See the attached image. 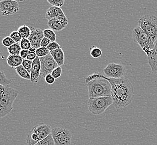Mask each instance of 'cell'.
<instances>
[{"mask_svg": "<svg viewBox=\"0 0 157 145\" xmlns=\"http://www.w3.org/2000/svg\"><path fill=\"white\" fill-rule=\"evenodd\" d=\"M104 78L107 80L111 84L113 99V107L116 109H123L129 106L134 98V88L132 83L125 77L119 79L108 78L100 72H94L85 78L87 83L94 79Z\"/></svg>", "mask_w": 157, "mask_h": 145, "instance_id": "cell-1", "label": "cell"}, {"mask_svg": "<svg viewBox=\"0 0 157 145\" xmlns=\"http://www.w3.org/2000/svg\"><path fill=\"white\" fill-rule=\"evenodd\" d=\"M19 95L15 89L0 84V119L6 116L13 110V104Z\"/></svg>", "mask_w": 157, "mask_h": 145, "instance_id": "cell-2", "label": "cell"}, {"mask_svg": "<svg viewBox=\"0 0 157 145\" xmlns=\"http://www.w3.org/2000/svg\"><path fill=\"white\" fill-rule=\"evenodd\" d=\"M86 84L88 88L89 98L111 95V86L106 79L104 78L94 79Z\"/></svg>", "mask_w": 157, "mask_h": 145, "instance_id": "cell-3", "label": "cell"}, {"mask_svg": "<svg viewBox=\"0 0 157 145\" xmlns=\"http://www.w3.org/2000/svg\"><path fill=\"white\" fill-rule=\"evenodd\" d=\"M138 25L155 44L157 42V16L153 15H145L139 20Z\"/></svg>", "mask_w": 157, "mask_h": 145, "instance_id": "cell-4", "label": "cell"}, {"mask_svg": "<svg viewBox=\"0 0 157 145\" xmlns=\"http://www.w3.org/2000/svg\"><path fill=\"white\" fill-rule=\"evenodd\" d=\"M113 104V99L111 95L97 98H89L88 101V110L94 115H100L105 112L107 108Z\"/></svg>", "mask_w": 157, "mask_h": 145, "instance_id": "cell-5", "label": "cell"}, {"mask_svg": "<svg viewBox=\"0 0 157 145\" xmlns=\"http://www.w3.org/2000/svg\"><path fill=\"white\" fill-rule=\"evenodd\" d=\"M132 34L134 41L138 44L147 55L154 49L155 43L139 26L132 30Z\"/></svg>", "mask_w": 157, "mask_h": 145, "instance_id": "cell-6", "label": "cell"}, {"mask_svg": "<svg viewBox=\"0 0 157 145\" xmlns=\"http://www.w3.org/2000/svg\"><path fill=\"white\" fill-rule=\"evenodd\" d=\"M55 145H71L72 134L69 130L64 127L52 128L51 133Z\"/></svg>", "mask_w": 157, "mask_h": 145, "instance_id": "cell-7", "label": "cell"}, {"mask_svg": "<svg viewBox=\"0 0 157 145\" xmlns=\"http://www.w3.org/2000/svg\"><path fill=\"white\" fill-rule=\"evenodd\" d=\"M104 74L108 78L119 79L124 78L127 69L121 64L111 63L103 69Z\"/></svg>", "mask_w": 157, "mask_h": 145, "instance_id": "cell-8", "label": "cell"}, {"mask_svg": "<svg viewBox=\"0 0 157 145\" xmlns=\"http://www.w3.org/2000/svg\"><path fill=\"white\" fill-rule=\"evenodd\" d=\"M41 63L40 76L45 78L46 76L50 74L54 69L58 66L52 55L49 54L47 56L39 58Z\"/></svg>", "mask_w": 157, "mask_h": 145, "instance_id": "cell-9", "label": "cell"}, {"mask_svg": "<svg viewBox=\"0 0 157 145\" xmlns=\"http://www.w3.org/2000/svg\"><path fill=\"white\" fill-rule=\"evenodd\" d=\"M20 9L19 2L13 0L0 1V11L2 16H10L17 13Z\"/></svg>", "mask_w": 157, "mask_h": 145, "instance_id": "cell-10", "label": "cell"}, {"mask_svg": "<svg viewBox=\"0 0 157 145\" xmlns=\"http://www.w3.org/2000/svg\"><path fill=\"white\" fill-rule=\"evenodd\" d=\"M45 18L48 20L52 19H58L66 24L67 25L68 24V20L66 15L63 13L62 9L58 7L52 6L49 7L47 11Z\"/></svg>", "mask_w": 157, "mask_h": 145, "instance_id": "cell-11", "label": "cell"}, {"mask_svg": "<svg viewBox=\"0 0 157 145\" xmlns=\"http://www.w3.org/2000/svg\"><path fill=\"white\" fill-rule=\"evenodd\" d=\"M31 30V34L28 39L31 43L32 47L37 49L40 47L41 40L44 37L43 30L35 28H32Z\"/></svg>", "mask_w": 157, "mask_h": 145, "instance_id": "cell-12", "label": "cell"}, {"mask_svg": "<svg viewBox=\"0 0 157 145\" xmlns=\"http://www.w3.org/2000/svg\"><path fill=\"white\" fill-rule=\"evenodd\" d=\"M32 129L36 133L39 140L40 141L41 139L46 138L48 136L51 134L52 128L48 125L41 123L34 127Z\"/></svg>", "mask_w": 157, "mask_h": 145, "instance_id": "cell-13", "label": "cell"}, {"mask_svg": "<svg viewBox=\"0 0 157 145\" xmlns=\"http://www.w3.org/2000/svg\"><path fill=\"white\" fill-rule=\"evenodd\" d=\"M41 70V63L39 57H36V59L33 61L32 69L30 72L31 82L33 83H37L39 80L40 76Z\"/></svg>", "mask_w": 157, "mask_h": 145, "instance_id": "cell-14", "label": "cell"}, {"mask_svg": "<svg viewBox=\"0 0 157 145\" xmlns=\"http://www.w3.org/2000/svg\"><path fill=\"white\" fill-rule=\"evenodd\" d=\"M147 56L148 64L153 72H157V42L155 44L154 49L149 53Z\"/></svg>", "mask_w": 157, "mask_h": 145, "instance_id": "cell-15", "label": "cell"}, {"mask_svg": "<svg viewBox=\"0 0 157 145\" xmlns=\"http://www.w3.org/2000/svg\"><path fill=\"white\" fill-rule=\"evenodd\" d=\"M47 24L50 29L57 32L63 30L68 25L62 21L56 19H50L48 20Z\"/></svg>", "mask_w": 157, "mask_h": 145, "instance_id": "cell-16", "label": "cell"}, {"mask_svg": "<svg viewBox=\"0 0 157 145\" xmlns=\"http://www.w3.org/2000/svg\"><path fill=\"white\" fill-rule=\"evenodd\" d=\"M50 54L52 55L58 66H61L64 65L65 61V56L62 47L56 50L51 51Z\"/></svg>", "mask_w": 157, "mask_h": 145, "instance_id": "cell-17", "label": "cell"}, {"mask_svg": "<svg viewBox=\"0 0 157 145\" xmlns=\"http://www.w3.org/2000/svg\"><path fill=\"white\" fill-rule=\"evenodd\" d=\"M23 60L24 59L20 55H10L7 58V63L10 66L15 68L22 65Z\"/></svg>", "mask_w": 157, "mask_h": 145, "instance_id": "cell-18", "label": "cell"}, {"mask_svg": "<svg viewBox=\"0 0 157 145\" xmlns=\"http://www.w3.org/2000/svg\"><path fill=\"white\" fill-rule=\"evenodd\" d=\"M16 73L19 75L22 79H26V80H30L31 76L30 74L25 69L22 65L17 66L15 68Z\"/></svg>", "mask_w": 157, "mask_h": 145, "instance_id": "cell-19", "label": "cell"}, {"mask_svg": "<svg viewBox=\"0 0 157 145\" xmlns=\"http://www.w3.org/2000/svg\"><path fill=\"white\" fill-rule=\"evenodd\" d=\"M31 28L25 25L20 26L17 30V32L20 34L22 39H28L31 34Z\"/></svg>", "mask_w": 157, "mask_h": 145, "instance_id": "cell-20", "label": "cell"}, {"mask_svg": "<svg viewBox=\"0 0 157 145\" xmlns=\"http://www.w3.org/2000/svg\"><path fill=\"white\" fill-rule=\"evenodd\" d=\"M22 50L20 46V43H15L11 46L7 47V50L10 55H20V53Z\"/></svg>", "mask_w": 157, "mask_h": 145, "instance_id": "cell-21", "label": "cell"}, {"mask_svg": "<svg viewBox=\"0 0 157 145\" xmlns=\"http://www.w3.org/2000/svg\"><path fill=\"white\" fill-rule=\"evenodd\" d=\"M44 37L48 38L50 40L51 42L56 41L57 40V35L56 34L55 32L53 30L50 28L44 29L43 30Z\"/></svg>", "mask_w": 157, "mask_h": 145, "instance_id": "cell-22", "label": "cell"}, {"mask_svg": "<svg viewBox=\"0 0 157 145\" xmlns=\"http://www.w3.org/2000/svg\"><path fill=\"white\" fill-rule=\"evenodd\" d=\"M35 145H55L52 134H50L46 138L39 141Z\"/></svg>", "mask_w": 157, "mask_h": 145, "instance_id": "cell-23", "label": "cell"}, {"mask_svg": "<svg viewBox=\"0 0 157 145\" xmlns=\"http://www.w3.org/2000/svg\"><path fill=\"white\" fill-rule=\"evenodd\" d=\"M102 50L99 47L93 46L90 48V55L93 58L98 59L102 55Z\"/></svg>", "mask_w": 157, "mask_h": 145, "instance_id": "cell-24", "label": "cell"}, {"mask_svg": "<svg viewBox=\"0 0 157 145\" xmlns=\"http://www.w3.org/2000/svg\"><path fill=\"white\" fill-rule=\"evenodd\" d=\"M1 55V53L0 51V57ZM11 84V80L8 79L5 75V72L0 70V84L4 86H9Z\"/></svg>", "mask_w": 157, "mask_h": 145, "instance_id": "cell-25", "label": "cell"}, {"mask_svg": "<svg viewBox=\"0 0 157 145\" xmlns=\"http://www.w3.org/2000/svg\"><path fill=\"white\" fill-rule=\"evenodd\" d=\"M50 51L47 49V47H40L36 49V56L39 58L44 57L50 54Z\"/></svg>", "mask_w": 157, "mask_h": 145, "instance_id": "cell-26", "label": "cell"}, {"mask_svg": "<svg viewBox=\"0 0 157 145\" xmlns=\"http://www.w3.org/2000/svg\"><path fill=\"white\" fill-rule=\"evenodd\" d=\"M20 46L23 50H29L32 47V44L28 39H22L20 42Z\"/></svg>", "mask_w": 157, "mask_h": 145, "instance_id": "cell-27", "label": "cell"}, {"mask_svg": "<svg viewBox=\"0 0 157 145\" xmlns=\"http://www.w3.org/2000/svg\"><path fill=\"white\" fill-rule=\"evenodd\" d=\"M10 37L11 38L15 43H20L22 40L21 36L17 31H13L10 34Z\"/></svg>", "mask_w": 157, "mask_h": 145, "instance_id": "cell-28", "label": "cell"}, {"mask_svg": "<svg viewBox=\"0 0 157 145\" xmlns=\"http://www.w3.org/2000/svg\"><path fill=\"white\" fill-rule=\"evenodd\" d=\"M15 43V42L13 41L10 36H7V37L3 38L2 41V44L4 46L7 47L11 46V45L14 44Z\"/></svg>", "mask_w": 157, "mask_h": 145, "instance_id": "cell-29", "label": "cell"}, {"mask_svg": "<svg viewBox=\"0 0 157 145\" xmlns=\"http://www.w3.org/2000/svg\"><path fill=\"white\" fill-rule=\"evenodd\" d=\"M32 64H33L32 60H28L26 59H24L22 61V66L30 74V72L32 69Z\"/></svg>", "mask_w": 157, "mask_h": 145, "instance_id": "cell-30", "label": "cell"}, {"mask_svg": "<svg viewBox=\"0 0 157 145\" xmlns=\"http://www.w3.org/2000/svg\"><path fill=\"white\" fill-rule=\"evenodd\" d=\"M48 2L52 5V6L60 7L63 6L64 4L65 0H47Z\"/></svg>", "mask_w": 157, "mask_h": 145, "instance_id": "cell-31", "label": "cell"}, {"mask_svg": "<svg viewBox=\"0 0 157 145\" xmlns=\"http://www.w3.org/2000/svg\"><path fill=\"white\" fill-rule=\"evenodd\" d=\"M62 69L61 66H58L56 69L53 70V72L51 73V74L53 76L55 79H58L60 76H62Z\"/></svg>", "mask_w": 157, "mask_h": 145, "instance_id": "cell-32", "label": "cell"}, {"mask_svg": "<svg viewBox=\"0 0 157 145\" xmlns=\"http://www.w3.org/2000/svg\"><path fill=\"white\" fill-rule=\"evenodd\" d=\"M37 57L36 56V49L33 48V47H31L29 50V54L26 59L29 60H33L36 59V58Z\"/></svg>", "mask_w": 157, "mask_h": 145, "instance_id": "cell-33", "label": "cell"}, {"mask_svg": "<svg viewBox=\"0 0 157 145\" xmlns=\"http://www.w3.org/2000/svg\"><path fill=\"white\" fill-rule=\"evenodd\" d=\"M62 46L60 45L56 41L54 42H51L49 45L47 46V49L50 51V52L52 51L56 50L58 49L61 48Z\"/></svg>", "mask_w": 157, "mask_h": 145, "instance_id": "cell-34", "label": "cell"}, {"mask_svg": "<svg viewBox=\"0 0 157 145\" xmlns=\"http://www.w3.org/2000/svg\"><path fill=\"white\" fill-rule=\"evenodd\" d=\"M45 82L48 84H53L56 81V79L54 78L53 76L50 74H48L47 76H46L45 78Z\"/></svg>", "mask_w": 157, "mask_h": 145, "instance_id": "cell-35", "label": "cell"}, {"mask_svg": "<svg viewBox=\"0 0 157 145\" xmlns=\"http://www.w3.org/2000/svg\"><path fill=\"white\" fill-rule=\"evenodd\" d=\"M51 41L48 38L44 37L43 39L41 40V43H40V47H47L49 45Z\"/></svg>", "mask_w": 157, "mask_h": 145, "instance_id": "cell-36", "label": "cell"}, {"mask_svg": "<svg viewBox=\"0 0 157 145\" xmlns=\"http://www.w3.org/2000/svg\"><path fill=\"white\" fill-rule=\"evenodd\" d=\"M29 50H23L22 49L20 53V56L23 59H26L27 58V57L28 55Z\"/></svg>", "mask_w": 157, "mask_h": 145, "instance_id": "cell-37", "label": "cell"}, {"mask_svg": "<svg viewBox=\"0 0 157 145\" xmlns=\"http://www.w3.org/2000/svg\"><path fill=\"white\" fill-rule=\"evenodd\" d=\"M3 1V0H0V1ZM13 1H15L17 2H22L24 0H13Z\"/></svg>", "mask_w": 157, "mask_h": 145, "instance_id": "cell-38", "label": "cell"}]
</instances>
